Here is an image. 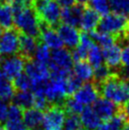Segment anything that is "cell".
<instances>
[{"label": "cell", "instance_id": "1f68e13d", "mask_svg": "<svg viewBox=\"0 0 129 130\" xmlns=\"http://www.w3.org/2000/svg\"><path fill=\"white\" fill-rule=\"evenodd\" d=\"M92 10L97 11L100 15H106L110 11L109 0H89L86 5Z\"/></svg>", "mask_w": 129, "mask_h": 130}, {"label": "cell", "instance_id": "ab89813d", "mask_svg": "<svg viewBox=\"0 0 129 130\" xmlns=\"http://www.w3.org/2000/svg\"><path fill=\"white\" fill-rule=\"evenodd\" d=\"M95 130H111V128H110L109 125L106 123V122H104V123H101L100 125L97 127Z\"/></svg>", "mask_w": 129, "mask_h": 130}, {"label": "cell", "instance_id": "d4e9b609", "mask_svg": "<svg viewBox=\"0 0 129 130\" xmlns=\"http://www.w3.org/2000/svg\"><path fill=\"white\" fill-rule=\"evenodd\" d=\"M15 88L10 80L4 78L0 81V99L5 102L11 101L15 94Z\"/></svg>", "mask_w": 129, "mask_h": 130}, {"label": "cell", "instance_id": "cb8c5ba5", "mask_svg": "<svg viewBox=\"0 0 129 130\" xmlns=\"http://www.w3.org/2000/svg\"><path fill=\"white\" fill-rule=\"evenodd\" d=\"M86 59L88 60L87 62L91 65L93 69H96L101 65H103L104 64V55H103V51L100 46L94 45L88 51Z\"/></svg>", "mask_w": 129, "mask_h": 130}, {"label": "cell", "instance_id": "52a82bcc", "mask_svg": "<svg viewBox=\"0 0 129 130\" xmlns=\"http://www.w3.org/2000/svg\"><path fill=\"white\" fill-rule=\"evenodd\" d=\"M25 63L26 60L20 55H12L7 58L4 57L2 63L0 64V67L5 78L10 81L14 80L24 70Z\"/></svg>", "mask_w": 129, "mask_h": 130}, {"label": "cell", "instance_id": "484cf974", "mask_svg": "<svg viewBox=\"0 0 129 130\" xmlns=\"http://www.w3.org/2000/svg\"><path fill=\"white\" fill-rule=\"evenodd\" d=\"M32 80L26 73H21L14 80H12V85L16 91H29L32 88Z\"/></svg>", "mask_w": 129, "mask_h": 130}, {"label": "cell", "instance_id": "f35d334b", "mask_svg": "<svg viewBox=\"0 0 129 130\" xmlns=\"http://www.w3.org/2000/svg\"><path fill=\"white\" fill-rule=\"evenodd\" d=\"M122 112H123L124 116H125L126 119H127V121H129V102L122 105Z\"/></svg>", "mask_w": 129, "mask_h": 130}, {"label": "cell", "instance_id": "7402d4cb", "mask_svg": "<svg viewBox=\"0 0 129 130\" xmlns=\"http://www.w3.org/2000/svg\"><path fill=\"white\" fill-rule=\"evenodd\" d=\"M89 35L91 37V39L93 40L94 43H96L98 46H100L103 48L108 47L117 43V39L116 37L111 35V34H108V33H104L100 32V31H90Z\"/></svg>", "mask_w": 129, "mask_h": 130}, {"label": "cell", "instance_id": "44dd1931", "mask_svg": "<svg viewBox=\"0 0 129 130\" xmlns=\"http://www.w3.org/2000/svg\"><path fill=\"white\" fill-rule=\"evenodd\" d=\"M33 93L31 91H15L12 98V104L18 105L22 109H28L33 107Z\"/></svg>", "mask_w": 129, "mask_h": 130}, {"label": "cell", "instance_id": "5b68a950", "mask_svg": "<svg viewBox=\"0 0 129 130\" xmlns=\"http://www.w3.org/2000/svg\"><path fill=\"white\" fill-rule=\"evenodd\" d=\"M66 114L63 105H51L44 113L43 128L45 130H62Z\"/></svg>", "mask_w": 129, "mask_h": 130}, {"label": "cell", "instance_id": "4fadbf2b", "mask_svg": "<svg viewBox=\"0 0 129 130\" xmlns=\"http://www.w3.org/2000/svg\"><path fill=\"white\" fill-rule=\"evenodd\" d=\"M47 66L55 67L67 71H71L73 69V59L71 52L67 48L53 50L50 53V61Z\"/></svg>", "mask_w": 129, "mask_h": 130}, {"label": "cell", "instance_id": "83f0119b", "mask_svg": "<svg viewBox=\"0 0 129 130\" xmlns=\"http://www.w3.org/2000/svg\"><path fill=\"white\" fill-rule=\"evenodd\" d=\"M63 107H64L67 114L79 115L84 110L85 105H82L81 103H79L77 100H75L72 96H70V97H68L64 100V104H63Z\"/></svg>", "mask_w": 129, "mask_h": 130}, {"label": "cell", "instance_id": "6da1fadb", "mask_svg": "<svg viewBox=\"0 0 129 130\" xmlns=\"http://www.w3.org/2000/svg\"><path fill=\"white\" fill-rule=\"evenodd\" d=\"M100 95L118 105L129 102V80L122 79L117 72L112 74L99 86Z\"/></svg>", "mask_w": 129, "mask_h": 130}, {"label": "cell", "instance_id": "3957f363", "mask_svg": "<svg viewBox=\"0 0 129 130\" xmlns=\"http://www.w3.org/2000/svg\"><path fill=\"white\" fill-rule=\"evenodd\" d=\"M13 24L19 32L40 40V19L31 5L13 12Z\"/></svg>", "mask_w": 129, "mask_h": 130}, {"label": "cell", "instance_id": "277c9868", "mask_svg": "<svg viewBox=\"0 0 129 130\" xmlns=\"http://www.w3.org/2000/svg\"><path fill=\"white\" fill-rule=\"evenodd\" d=\"M31 7L39 17L40 21L47 23L51 28H57L61 21V9L54 0H32Z\"/></svg>", "mask_w": 129, "mask_h": 130}, {"label": "cell", "instance_id": "ffe728a7", "mask_svg": "<svg viewBox=\"0 0 129 130\" xmlns=\"http://www.w3.org/2000/svg\"><path fill=\"white\" fill-rule=\"evenodd\" d=\"M73 73L82 80L83 82L86 83L93 80L94 69L86 60L75 62V64L73 65Z\"/></svg>", "mask_w": 129, "mask_h": 130}, {"label": "cell", "instance_id": "9a60e30c", "mask_svg": "<svg viewBox=\"0 0 129 130\" xmlns=\"http://www.w3.org/2000/svg\"><path fill=\"white\" fill-rule=\"evenodd\" d=\"M40 40L29 36L27 34L19 32V52L22 58H24L26 61L32 60L34 58L36 48L39 44Z\"/></svg>", "mask_w": 129, "mask_h": 130}, {"label": "cell", "instance_id": "d590c367", "mask_svg": "<svg viewBox=\"0 0 129 130\" xmlns=\"http://www.w3.org/2000/svg\"><path fill=\"white\" fill-rule=\"evenodd\" d=\"M8 110H9V105H8L7 102L0 99V123L7 121Z\"/></svg>", "mask_w": 129, "mask_h": 130}, {"label": "cell", "instance_id": "c3c4849f", "mask_svg": "<svg viewBox=\"0 0 129 130\" xmlns=\"http://www.w3.org/2000/svg\"><path fill=\"white\" fill-rule=\"evenodd\" d=\"M81 130H87V129H83V128H82V129H81Z\"/></svg>", "mask_w": 129, "mask_h": 130}, {"label": "cell", "instance_id": "2e32d148", "mask_svg": "<svg viewBox=\"0 0 129 130\" xmlns=\"http://www.w3.org/2000/svg\"><path fill=\"white\" fill-rule=\"evenodd\" d=\"M104 64L113 72H116L122 67V48L119 44H114L110 47L103 48Z\"/></svg>", "mask_w": 129, "mask_h": 130}, {"label": "cell", "instance_id": "f1b7e54d", "mask_svg": "<svg viewBox=\"0 0 129 130\" xmlns=\"http://www.w3.org/2000/svg\"><path fill=\"white\" fill-rule=\"evenodd\" d=\"M111 69H109L105 64L101 65L100 67H98L96 69H94V74H93V81L94 83L97 85V87L99 88V86L101 84H103L107 79L109 76L112 74Z\"/></svg>", "mask_w": 129, "mask_h": 130}, {"label": "cell", "instance_id": "ba28073f", "mask_svg": "<svg viewBox=\"0 0 129 130\" xmlns=\"http://www.w3.org/2000/svg\"><path fill=\"white\" fill-rule=\"evenodd\" d=\"M24 70L26 74L32 80V82L35 83L47 82L50 78V71L47 65L41 64L34 59L26 61Z\"/></svg>", "mask_w": 129, "mask_h": 130}, {"label": "cell", "instance_id": "e0dca14e", "mask_svg": "<svg viewBox=\"0 0 129 130\" xmlns=\"http://www.w3.org/2000/svg\"><path fill=\"white\" fill-rule=\"evenodd\" d=\"M100 20L101 15L91 8L86 6L85 11L82 16L80 28L85 32H90V31L96 30L97 27L100 23Z\"/></svg>", "mask_w": 129, "mask_h": 130}, {"label": "cell", "instance_id": "d6986e66", "mask_svg": "<svg viewBox=\"0 0 129 130\" xmlns=\"http://www.w3.org/2000/svg\"><path fill=\"white\" fill-rule=\"evenodd\" d=\"M80 119L82 122V125L85 127V129L87 130H95L102 123L101 118L90 105L85 106L81 113Z\"/></svg>", "mask_w": 129, "mask_h": 130}, {"label": "cell", "instance_id": "ac0fdd59", "mask_svg": "<svg viewBox=\"0 0 129 130\" xmlns=\"http://www.w3.org/2000/svg\"><path fill=\"white\" fill-rule=\"evenodd\" d=\"M44 120V111L37 108L25 109L23 112V123L28 130L35 129L42 125Z\"/></svg>", "mask_w": 129, "mask_h": 130}, {"label": "cell", "instance_id": "60d3db41", "mask_svg": "<svg viewBox=\"0 0 129 130\" xmlns=\"http://www.w3.org/2000/svg\"><path fill=\"white\" fill-rule=\"evenodd\" d=\"M121 130H129V121H126V123H124V125Z\"/></svg>", "mask_w": 129, "mask_h": 130}, {"label": "cell", "instance_id": "bcb514c9", "mask_svg": "<svg viewBox=\"0 0 129 130\" xmlns=\"http://www.w3.org/2000/svg\"><path fill=\"white\" fill-rule=\"evenodd\" d=\"M0 130H6V129H5V127H3V126H1V125H0Z\"/></svg>", "mask_w": 129, "mask_h": 130}, {"label": "cell", "instance_id": "8d00e7d4", "mask_svg": "<svg viewBox=\"0 0 129 130\" xmlns=\"http://www.w3.org/2000/svg\"><path fill=\"white\" fill-rule=\"evenodd\" d=\"M122 66L129 68V44L122 50Z\"/></svg>", "mask_w": 129, "mask_h": 130}, {"label": "cell", "instance_id": "603a6c76", "mask_svg": "<svg viewBox=\"0 0 129 130\" xmlns=\"http://www.w3.org/2000/svg\"><path fill=\"white\" fill-rule=\"evenodd\" d=\"M0 27L5 29L14 28L13 12L11 8L7 4L0 3Z\"/></svg>", "mask_w": 129, "mask_h": 130}, {"label": "cell", "instance_id": "7c38bea8", "mask_svg": "<svg viewBox=\"0 0 129 130\" xmlns=\"http://www.w3.org/2000/svg\"><path fill=\"white\" fill-rule=\"evenodd\" d=\"M40 41L52 50H58L64 47V43L56 29L43 21H40Z\"/></svg>", "mask_w": 129, "mask_h": 130}, {"label": "cell", "instance_id": "7dc6e473", "mask_svg": "<svg viewBox=\"0 0 129 130\" xmlns=\"http://www.w3.org/2000/svg\"><path fill=\"white\" fill-rule=\"evenodd\" d=\"M127 42L129 43V31H128V33H127Z\"/></svg>", "mask_w": 129, "mask_h": 130}, {"label": "cell", "instance_id": "4316f807", "mask_svg": "<svg viewBox=\"0 0 129 130\" xmlns=\"http://www.w3.org/2000/svg\"><path fill=\"white\" fill-rule=\"evenodd\" d=\"M83 81L80 78H78L77 76L73 72H71L68 77L66 79V87H67V95L68 97L73 96L77 91L80 89V87H82Z\"/></svg>", "mask_w": 129, "mask_h": 130}, {"label": "cell", "instance_id": "f6af8a7d", "mask_svg": "<svg viewBox=\"0 0 129 130\" xmlns=\"http://www.w3.org/2000/svg\"><path fill=\"white\" fill-rule=\"evenodd\" d=\"M25 1H27V2H28V3H29V4H31L32 0H25Z\"/></svg>", "mask_w": 129, "mask_h": 130}, {"label": "cell", "instance_id": "836d02e7", "mask_svg": "<svg viewBox=\"0 0 129 130\" xmlns=\"http://www.w3.org/2000/svg\"><path fill=\"white\" fill-rule=\"evenodd\" d=\"M23 109L18 105L11 104L9 106L7 121L9 122H20L23 120Z\"/></svg>", "mask_w": 129, "mask_h": 130}, {"label": "cell", "instance_id": "8992f818", "mask_svg": "<svg viewBox=\"0 0 129 130\" xmlns=\"http://www.w3.org/2000/svg\"><path fill=\"white\" fill-rule=\"evenodd\" d=\"M19 52V31L15 28L6 29L0 36V55L12 56Z\"/></svg>", "mask_w": 129, "mask_h": 130}, {"label": "cell", "instance_id": "74e56055", "mask_svg": "<svg viewBox=\"0 0 129 130\" xmlns=\"http://www.w3.org/2000/svg\"><path fill=\"white\" fill-rule=\"evenodd\" d=\"M59 6H61L63 8H68V7H71L73 5L76 4V0H57L56 1Z\"/></svg>", "mask_w": 129, "mask_h": 130}, {"label": "cell", "instance_id": "8fae6325", "mask_svg": "<svg viewBox=\"0 0 129 130\" xmlns=\"http://www.w3.org/2000/svg\"><path fill=\"white\" fill-rule=\"evenodd\" d=\"M55 29L63 41L64 45H66V47L68 48L73 50L79 46L81 32L76 28L61 23L57 26V28Z\"/></svg>", "mask_w": 129, "mask_h": 130}, {"label": "cell", "instance_id": "ee69618b", "mask_svg": "<svg viewBox=\"0 0 129 130\" xmlns=\"http://www.w3.org/2000/svg\"><path fill=\"white\" fill-rule=\"evenodd\" d=\"M2 33H3V28H1V27H0V36L2 35Z\"/></svg>", "mask_w": 129, "mask_h": 130}, {"label": "cell", "instance_id": "9c48e42d", "mask_svg": "<svg viewBox=\"0 0 129 130\" xmlns=\"http://www.w3.org/2000/svg\"><path fill=\"white\" fill-rule=\"evenodd\" d=\"M92 107L98 114V116L101 118V120L104 121V122L111 119L113 116L122 111L121 105H116L113 102L109 101L104 97L98 98L96 101L94 102Z\"/></svg>", "mask_w": 129, "mask_h": 130}, {"label": "cell", "instance_id": "e575fe53", "mask_svg": "<svg viewBox=\"0 0 129 130\" xmlns=\"http://www.w3.org/2000/svg\"><path fill=\"white\" fill-rule=\"evenodd\" d=\"M5 129L6 130H28V128L26 127L24 123L20 121V122H9L7 121V123L5 124Z\"/></svg>", "mask_w": 129, "mask_h": 130}, {"label": "cell", "instance_id": "30bf717a", "mask_svg": "<svg viewBox=\"0 0 129 130\" xmlns=\"http://www.w3.org/2000/svg\"><path fill=\"white\" fill-rule=\"evenodd\" d=\"M100 96V91L97 87V85L94 83L93 81L86 82L84 84L80 89L76 92L72 97L75 100L81 103L84 105H93L94 102Z\"/></svg>", "mask_w": 129, "mask_h": 130}, {"label": "cell", "instance_id": "4dcf8cb0", "mask_svg": "<svg viewBox=\"0 0 129 130\" xmlns=\"http://www.w3.org/2000/svg\"><path fill=\"white\" fill-rule=\"evenodd\" d=\"M110 11L122 15L129 14V0H109Z\"/></svg>", "mask_w": 129, "mask_h": 130}, {"label": "cell", "instance_id": "7a4b0ae2", "mask_svg": "<svg viewBox=\"0 0 129 130\" xmlns=\"http://www.w3.org/2000/svg\"><path fill=\"white\" fill-rule=\"evenodd\" d=\"M98 31L108 33L116 37L117 43L127 41V33L129 31V19L125 15L118 13H108L101 18L97 27Z\"/></svg>", "mask_w": 129, "mask_h": 130}, {"label": "cell", "instance_id": "f546056e", "mask_svg": "<svg viewBox=\"0 0 129 130\" xmlns=\"http://www.w3.org/2000/svg\"><path fill=\"white\" fill-rule=\"evenodd\" d=\"M50 53L51 52L50 51V47L40 41L37 46V48H36L34 59H35V61L39 62L41 64L49 65L50 61Z\"/></svg>", "mask_w": 129, "mask_h": 130}, {"label": "cell", "instance_id": "d6a6232c", "mask_svg": "<svg viewBox=\"0 0 129 130\" xmlns=\"http://www.w3.org/2000/svg\"><path fill=\"white\" fill-rule=\"evenodd\" d=\"M82 126V122L79 115L68 114L66 116L63 130H81Z\"/></svg>", "mask_w": 129, "mask_h": 130}, {"label": "cell", "instance_id": "b9f144b4", "mask_svg": "<svg viewBox=\"0 0 129 130\" xmlns=\"http://www.w3.org/2000/svg\"><path fill=\"white\" fill-rule=\"evenodd\" d=\"M4 78H5V76H4L3 72H2V69H1V68H0V81L3 80Z\"/></svg>", "mask_w": 129, "mask_h": 130}, {"label": "cell", "instance_id": "5bb4252c", "mask_svg": "<svg viewBox=\"0 0 129 130\" xmlns=\"http://www.w3.org/2000/svg\"><path fill=\"white\" fill-rule=\"evenodd\" d=\"M86 6L77 3L71 7L63 8L61 11V21L63 24L69 25L77 28L81 25L83 13L85 11Z\"/></svg>", "mask_w": 129, "mask_h": 130}, {"label": "cell", "instance_id": "681fc988", "mask_svg": "<svg viewBox=\"0 0 129 130\" xmlns=\"http://www.w3.org/2000/svg\"><path fill=\"white\" fill-rule=\"evenodd\" d=\"M128 19H129V18H128Z\"/></svg>", "mask_w": 129, "mask_h": 130}, {"label": "cell", "instance_id": "7bdbcfd3", "mask_svg": "<svg viewBox=\"0 0 129 130\" xmlns=\"http://www.w3.org/2000/svg\"><path fill=\"white\" fill-rule=\"evenodd\" d=\"M32 130H45L43 128V126L41 125V126H39V127H37V128H35V129H32Z\"/></svg>", "mask_w": 129, "mask_h": 130}]
</instances>
